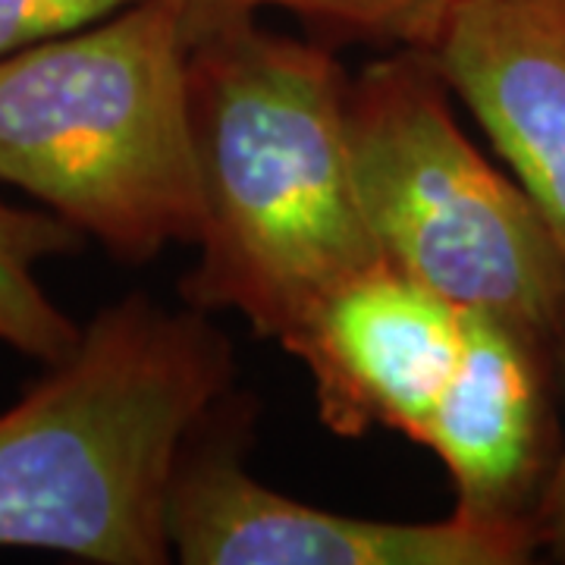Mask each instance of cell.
Listing matches in <instances>:
<instances>
[{"instance_id": "6", "label": "cell", "mask_w": 565, "mask_h": 565, "mask_svg": "<svg viewBox=\"0 0 565 565\" xmlns=\"http://www.w3.org/2000/svg\"><path fill=\"white\" fill-rule=\"evenodd\" d=\"M462 340V308L384 262L343 282L282 349L305 364L327 430L386 427L422 444Z\"/></svg>"}, {"instance_id": "3", "label": "cell", "mask_w": 565, "mask_h": 565, "mask_svg": "<svg viewBox=\"0 0 565 565\" xmlns=\"http://www.w3.org/2000/svg\"><path fill=\"white\" fill-rule=\"evenodd\" d=\"M189 44L173 0H141L0 57V182L126 264L195 243Z\"/></svg>"}, {"instance_id": "8", "label": "cell", "mask_w": 565, "mask_h": 565, "mask_svg": "<svg viewBox=\"0 0 565 565\" xmlns=\"http://www.w3.org/2000/svg\"><path fill=\"white\" fill-rule=\"evenodd\" d=\"M430 57L565 255V0H452Z\"/></svg>"}, {"instance_id": "4", "label": "cell", "mask_w": 565, "mask_h": 565, "mask_svg": "<svg viewBox=\"0 0 565 565\" xmlns=\"http://www.w3.org/2000/svg\"><path fill=\"white\" fill-rule=\"evenodd\" d=\"M345 141L386 264L559 352L563 245L525 185L465 136L430 51H384L349 76Z\"/></svg>"}, {"instance_id": "10", "label": "cell", "mask_w": 565, "mask_h": 565, "mask_svg": "<svg viewBox=\"0 0 565 565\" xmlns=\"http://www.w3.org/2000/svg\"><path fill=\"white\" fill-rule=\"evenodd\" d=\"M185 44L286 13L305 25L311 39L343 47L371 44L377 51L422 47L430 51L452 0H173Z\"/></svg>"}, {"instance_id": "2", "label": "cell", "mask_w": 565, "mask_h": 565, "mask_svg": "<svg viewBox=\"0 0 565 565\" xmlns=\"http://www.w3.org/2000/svg\"><path fill=\"white\" fill-rule=\"evenodd\" d=\"M230 340L189 305H104L0 412V550L163 565L185 440L233 393Z\"/></svg>"}, {"instance_id": "12", "label": "cell", "mask_w": 565, "mask_h": 565, "mask_svg": "<svg viewBox=\"0 0 565 565\" xmlns=\"http://www.w3.org/2000/svg\"><path fill=\"white\" fill-rule=\"evenodd\" d=\"M556 362L563 364L565 371V343L556 352ZM531 525L537 534V550L550 553L556 563H565V444L559 446V456L546 478L544 493L534 505Z\"/></svg>"}, {"instance_id": "1", "label": "cell", "mask_w": 565, "mask_h": 565, "mask_svg": "<svg viewBox=\"0 0 565 565\" xmlns=\"http://www.w3.org/2000/svg\"><path fill=\"white\" fill-rule=\"evenodd\" d=\"M202 223L182 305L289 343L343 282L384 264L345 141L333 44L248 22L189 44Z\"/></svg>"}, {"instance_id": "9", "label": "cell", "mask_w": 565, "mask_h": 565, "mask_svg": "<svg viewBox=\"0 0 565 565\" xmlns=\"http://www.w3.org/2000/svg\"><path fill=\"white\" fill-rule=\"evenodd\" d=\"M85 236L44 207L0 202V345L41 364L66 359L82 337L41 286V264L76 255Z\"/></svg>"}, {"instance_id": "5", "label": "cell", "mask_w": 565, "mask_h": 565, "mask_svg": "<svg viewBox=\"0 0 565 565\" xmlns=\"http://www.w3.org/2000/svg\"><path fill=\"white\" fill-rule=\"evenodd\" d=\"M245 405L233 393L185 440L167 497V541L185 565H519L531 522L452 512L437 522L340 515L262 484L245 465Z\"/></svg>"}, {"instance_id": "11", "label": "cell", "mask_w": 565, "mask_h": 565, "mask_svg": "<svg viewBox=\"0 0 565 565\" xmlns=\"http://www.w3.org/2000/svg\"><path fill=\"white\" fill-rule=\"evenodd\" d=\"M141 0H0V57L107 20Z\"/></svg>"}, {"instance_id": "7", "label": "cell", "mask_w": 565, "mask_h": 565, "mask_svg": "<svg viewBox=\"0 0 565 565\" xmlns=\"http://www.w3.org/2000/svg\"><path fill=\"white\" fill-rule=\"evenodd\" d=\"M553 362L550 345L465 311L462 355L422 437L452 481V512L531 522L563 446L553 440Z\"/></svg>"}]
</instances>
